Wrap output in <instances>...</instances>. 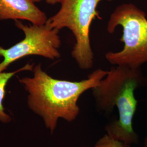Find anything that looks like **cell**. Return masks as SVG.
Returning <instances> with one entry per match:
<instances>
[{"instance_id":"6da1fadb","label":"cell","mask_w":147,"mask_h":147,"mask_svg":"<svg viewBox=\"0 0 147 147\" xmlns=\"http://www.w3.org/2000/svg\"><path fill=\"white\" fill-rule=\"evenodd\" d=\"M33 76L19 79L28 93L29 108L40 116L51 134L59 118L72 122L80 112L78 101L85 92L92 89L107 75V71L98 69L80 81L54 79L44 71L41 64L34 66Z\"/></svg>"},{"instance_id":"7a4b0ae2","label":"cell","mask_w":147,"mask_h":147,"mask_svg":"<svg viewBox=\"0 0 147 147\" xmlns=\"http://www.w3.org/2000/svg\"><path fill=\"white\" fill-rule=\"evenodd\" d=\"M146 83L141 68L117 65L107 71L105 78L92 89L99 112L109 115L115 107L118 110V118L105 126L109 136L130 145L138 143L139 137L132 124L137 106L135 90Z\"/></svg>"},{"instance_id":"3957f363","label":"cell","mask_w":147,"mask_h":147,"mask_svg":"<svg viewBox=\"0 0 147 147\" xmlns=\"http://www.w3.org/2000/svg\"><path fill=\"white\" fill-rule=\"evenodd\" d=\"M122 28L121 42L123 49L118 52H108L105 58L114 65L128 68H141L147 63V18L146 13L136 5L123 3L116 7L111 14L107 31L113 33L116 28Z\"/></svg>"},{"instance_id":"277c9868","label":"cell","mask_w":147,"mask_h":147,"mask_svg":"<svg viewBox=\"0 0 147 147\" xmlns=\"http://www.w3.org/2000/svg\"><path fill=\"white\" fill-rule=\"evenodd\" d=\"M102 1L113 0H62L58 12L47 19L53 28L58 30L66 28L72 32L75 43L71 56L82 70L90 69L94 64L89 31L93 20L102 19L97 7Z\"/></svg>"},{"instance_id":"5b68a950","label":"cell","mask_w":147,"mask_h":147,"mask_svg":"<svg viewBox=\"0 0 147 147\" xmlns=\"http://www.w3.org/2000/svg\"><path fill=\"white\" fill-rule=\"evenodd\" d=\"M16 26L22 30L25 37L11 47H0V73L5 71L11 63L27 56H39L54 60L61 57L58 49L61 45L59 30L51 26L47 22L44 25H25L16 20Z\"/></svg>"},{"instance_id":"8992f818","label":"cell","mask_w":147,"mask_h":147,"mask_svg":"<svg viewBox=\"0 0 147 147\" xmlns=\"http://www.w3.org/2000/svg\"><path fill=\"white\" fill-rule=\"evenodd\" d=\"M45 13L32 0H0V20H27L33 25H44Z\"/></svg>"},{"instance_id":"52a82bcc","label":"cell","mask_w":147,"mask_h":147,"mask_svg":"<svg viewBox=\"0 0 147 147\" xmlns=\"http://www.w3.org/2000/svg\"><path fill=\"white\" fill-rule=\"evenodd\" d=\"M34 67V64L27 63L24 67L11 72H2L0 73V121L3 123H8L11 120V117L7 115L5 111V108L3 106V101L5 99V87L9 80L16 74L22 71L31 70L32 71Z\"/></svg>"},{"instance_id":"ba28073f","label":"cell","mask_w":147,"mask_h":147,"mask_svg":"<svg viewBox=\"0 0 147 147\" xmlns=\"http://www.w3.org/2000/svg\"><path fill=\"white\" fill-rule=\"evenodd\" d=\"M94 147H131V145L105 134L96 142Z\"/></svg>"},{"instance_id":"9c48e42d","label":"cell","mask_w":147,"mask_h":147,"mask_svg":"<svg viewBox=\"0 0 147 147\" xmlns=\"http://www.w3.org/2000/svg\"><path fill=\"white\" fill-rule=\"evenodd\" d=\"M34 3L36 2H39L43 0H32ZM47 3L50 4V5H55L57 3H60L62 0H44Z\"/></svg>"},{"instance_id":"30bf717a","label":"cell","mask_w":147,"mask_h":147,"mask_svg":"<svg viewBox=\"0 0 147 147\" xmlns=\"http://www.w3.org/2000/svg\"><path fill=\"white\" fill-rule=\"evenodd\" d=\"M144 147H147V136L144 138Z\"/></svg>"},{"instance_id":"8fae6325","label":"cell","mask_w":147,"mask_h":147,"mask_svg":"<svg viewBox=\"0 0 147 147\" xmlns=\"http://www.w3.org/2000/svg\"></svg>"}]
</instances>
